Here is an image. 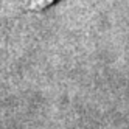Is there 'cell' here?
<instances>
[{"mask_svg": "<svg viewBox=\"0 0 129 129\" xmlns=\"http://www.w3.org/2000/svg\"><path fill=\"white\" fill-rule=\"evenodd\" d=\"M58 2H61V0H31L30 5L26 6V11H44V10H48L50 6L56 5Z\"/></svg>", "mask_w": 129, "mask_h": 129, "instance_id": "1", "label": "cell"}]
</instances>
